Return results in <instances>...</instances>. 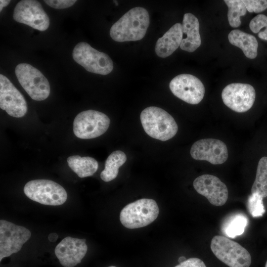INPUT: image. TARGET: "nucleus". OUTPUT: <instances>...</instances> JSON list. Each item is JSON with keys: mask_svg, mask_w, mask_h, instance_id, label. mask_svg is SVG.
Segmentation results:
<instances>
[{"mask_svg": "<svg viewBox=\"0 0 267 267\" xmlns=\"http://www.w3.org/2000/svg\"><path fill=\"white\" fill-rule=\"evenodd\" d=\"M149 23L147 10L142 7H135L112 26L110 36L118 42L140 40L145 36Z\"/></svg>", "mask_w": 267, "mask_h": 267, "instance_id": "obj_1", "label": "nucleus"}, {"mask_svg": "<svg viewBox=\"0 0 267 267\" xmlns=\"http://www.w3.org/2000/svg\"><path fill=\"white\" fill-rule=\"evenodd\" d=\"M140 117L144 131L152 138L166 141L178 132V125L174 118L161 108L148 107L142 111Z\"/></svg>", "mask_w": 267, "mask_h": 267, "instance_id": "obj_2", "label": "nucleus"}, {"mask_svg": "<svg viewBox=\"0 0 267 267\" xmlns=\"http://www.w3.org/2000/svg\"><path fill=\"white\" fill-rule=\"evenodd\" d=\"M159 209L156 201L142 198L127 205L121 211L120 220L126 228L142 227L152 223L157 218Z\"/></svg>", "mask_w": 267, "mask_h": 267, "instance_id": "obj_3", "label": "nucleus"}, {"mask_svg": "<svg viewBox=\"0 0 267 267\" xmlns=\"http://www.w3.org/2000/svg\"><path fill=\"white\" fill-rule=\"evenodd\" d=\"M211 249L219 260L229 267H249L251 264L249 252L239 243L226 237H213Z\"/></svg>", "mask_w": 267, "mask_h": 267, "instance_id": "obj_4", "label": "nucleus"}, {"mask_svg": "<svg viewBox=\"0 0 267 267\" xmlns=\"http://www.w3.org/2000/svg\"><path fill=\"white\" fill-rule=\"evenodd\" d=\"M24 192L29 199L45 205H61L67 198V192L61 185L48 179L28 181L24 186Z\"/></svg>", "mask_w": 267, "mask_h": 267, "instance_id": "obj_5", "label": "nucleus"}, {"mask_svg": "<svg viewBox=\"0 0 267 267\" xmlns=\"http://www.w3.org/2000/svg\"><path fill=\"white\" fill-rule=\"evenodd\" d=\"M72 56L77 63L91 73L106 75L113 69V63L110 57L86 42L77 44L73 49Z\"/></svg>", "mask_w": 267, "mask_h": 267, "instance_id": "obj_6", "label": "nucleus"}, {"mask_svg": "<svg viewBox=\"0 0 267 267\" xmlns=\"http://www.w3.org/2000/svg\"><path fill=\"white\" fill-rule=\"evenodd\" d=\"M15 73L20 84L32 99L42 101L48 97L49 83L38 69L27 63H20L16 66Z\"/></svg>", "mask_w": 267, "mask_h": 267, "instance_id": "obj_7", "label": "nucleus"}, {"mask_svg": "<svg viewBox=\"0 0 267 267\" xmlns=\"http://www.w3.org/2000/svg\"><path fill=\"white\" fill-rule=\"evenodd\" d=\"M109 117L101 112L88 110L79 113L73 122V132L77 137L91 139L100 136L108 129Z\"/></svg>", "mask_w": 267, "mask_h": 267, "instance_id": "obj_8", "label": "nucleus"}, {"mask_svg": "<svg viewBox=\"0 0 267 267\" xmlns=\"http://www.w3.org/2000/svg\"><path fill=\"white\" fill-rule=\"evenodd\" d=\"M31 233L27 228L5 220L0 221V261L19 252L30 238Z\"/></svg>", "mask_w": 267, "mask_h": 267, "instance_id": "obj_9", "label": "nucleus"}, {"mask_svg": "<svg viewBox=\"0 0 267 267\" xmlns=\"http://www.w3.org/2000/svg\"><path fill=\"white\" fill-rule=\"evenodd\" d=\"M14 19L32 28L44 31L49 26V18L41 3L35 0H22L16 5L13 11Z\"/></svg>", "mask_w": 267, "mask_h": 267, "instance_id": "obj_10", "label": "nucleus"}, {"mask_svg": "<svg viewBox=\"0 0 267 267\" xmlns=\"http://www.w3.org/2000/svg\"><path fill=\"white\" fill-rule=\"evenodd\" d=\"M169 87L174 95L190 104L200 103L205 94V87L202 82L189 74H181L174 77Z\"/></svg>", "mask_w": 267, "mask_h": 267, "instance_id": "obj_11", "label": "nucleus"}, {"mask_svg": "<svg viewBox=\"0 0 267 267\" xmlns=\"http://www.w3.org/2000/svg\"><path fill=\"white\" fill-rule=\"evenodd\" d=\"M222 98L224 104L230 109L243 113L252 107L255 100L256 91L249 84L232 83L223 89Z\"/></svg>", "mask_w": 267, "mask_h": 267, "instance_id": "obj_12", "label": "nucleus"}, {"mask_svg": "<svg viewBox=\"0 0 267 267\" xmlns=\"http://www.w3.org/2000/svg\"><path fill=\"white\" fill-rule=\"evenodd\" d=\"M0 108L10 116L23 117L27 111L26 100L10 80L0 74Z\"/></svg>", "mask_w": 267, "mask_h": 267, "instance_id": "obj_13", "label": "nucleus"}, {"mask_svg": "<svg viewBox=\"0 0 267 267\" xmlns=\"http://www.w3.org/2000/svg\"><path fill=\"white\" fill-rule=\"evenodd\" d=\"M191 157L197 160L207 161L213 165L224 163L228 158L226 144L214 138H205L196 141L190 149Z\"/></svg>", "mask_w": 267, "mask_h": 267, "instance_id": "obj_14", "label": "nucleus"}, {"mask_svg": "<svg viewBox=\"0 0 267 267\" xmlns=\"http://www.w3.org/2000/svg\"><path fill=\"white\" fill-rule=\"evenodd\" d=\"M193 184L196 191L205 196L213 205L222 206L228 199L227 186L215 176L208 174L200 176L195 179Z\"/></svg>", "mask_w": 267, "mask_h": 267, "instance_id": "obj_15", "label": "nucleus"}, {"mask_svg": "<svg viewBox=\"0 0 267 267\" xmlns=\"http://www.w3.org/2000/svg\"><path fill=\"white\" fill-rule=\"evenodd\" d=\"M86 241L67 236L57 244L54 252L62 266L74 267L81 263L88 250Z\"/></svg>", "mask_w": 267, "mask_h": 267, "instance_id": "obj_16", "label": "nucleus"}, {"mask_svg": "<svg viewBox=\"0 0 267 267\" xmlns=\"http://www.w3.org/2000/svg\"><path fill=\"white\" fill-rule=\"evenodd\" d=\"M182 37V24L176 23L157 41L155 47L156 54L161 58L171 55L180 46Z\"/></svg>", "mask_w": 267, "mask_h": 267, "instance_id": "obj_17", "label": "nucleus"}, {"mask_svg": "<svg viewBox=\"0 0 267 267\" xmlns=\"http://www.w3.org/2000/svg\"><path fill=\"white\" fill-rule=\"evenodd\" d=\"M182 30L186 37L182 39L180 45L182 50L189 52L194 51L201 44L199 33V22L197 18L193 14L187 13L184 14Z\"/></svg>", "mask_w": 267, "mask_h": 267, "instance_id": "obj_18", "label": "nucleus"}, {"mask_svg": "<svg viewBox=\"0 0 267 267\" xmlns=\"http://www.w3.org/2000/svg\"><path fill=\"white\" fill-rule=\"evenodd\" d=\"M229 43L238 47L250 59L255 58L258 54V43L255 37L239 30H233L228 35Z\"/></svg>", "mask_w": 267, "mask_h": 267, "instance_id": "obj_19", "label": "nucleus"}, {"mask_svg": "<svg viewBox=\"0 0 267 267\" xmlns=\"http://www.w3.org/2000/svg\"><path fill=\"white\" fill-rule=\"evenodd\" d=\"M67 161L72 170L81 178L92 176L98 167L97 161L89 156H71L67 158Z\"/></svg>", "mask_w": 267, "mask_h": 267, "instance_id": "obj_20", "label": "nucleus"}, {"mask_svg": "<svg viewBox=\"0 0 267 267\" xmlns=\"http://www.w3.org/2000/svg\"><path fill=\"white\" fill-rule=\"evenodd\" d=\"M125 153L120 150L111 153L105 163V168L100 173L101 178L105 182L110 181L118 176L119 168L126 161Z\"/></svg>", "mask_w": 267, "mask_h": 267, "instance_id": "obj_21", "label": "nucleus"}, {"mask_svg": "<svg viewBox=\"0 0 267 267\" xmlns=\"http://www.w3.org/2000/svg\"><path fill=\"white\" fill-rule=\"evenodd\" d=\"M256 193L262 197H267V157H262L258 163L251 193Z\"/></svg>", "mask_w": 267, "mask_h": 267, "instance_id": "obj_22", "label": "nucleus"}, {"mask_svg": "<svg viewBox=\"0 0 267 267\" xmlns=\"http://www.w3.org/2000/svg\"><path fill=\"white\" fill-rule=\"evenodd\" d=\"M228 8L227 17L230 26L237 28L241 25L240 17L246 14L247 9L242 0H225Z\"/></svg>", "mask_w": 267, "mask_h": 267, "instance_id": "obj_23", "label": "nucleus"}, {"mask_svg": "<svg viewBox=\"0 0 267 267\" xmlns=\"http://www.w3.org/2000/svg\"><path fill=\"white\" fill-rule=\"evenodd\" d=\"M247 222V218L242 215L234 216L226 225L225 233L231 238L242 234L244 232Z\"/></svg>", "mask_w": 267, "mask_h": 267, "instance_id": "obj_24", "label": "nucleus"}, {"mask_svg": "<svg viewBox=\"0 0 267 267\" xmlns=\"http://www.w3.org/2000/svg\"><path fill=\"white\" fill-rule=\"evenodd\" d=\"M249 28L254 33H258L262 40L267 41V16L260 14L254 17L249 23Z\"/></svg>", "mask_w": 267, "mask_h": 267, "instance_id": "obj_25", "label": "nucleus"}, {"mask_svg": "<svg viewBox=\"0 0 267 267\" xmlns=\"http://www.w3.org/2000/svg\"><path fill=\"white\" fill-rule=\"evenodd\" d=\"M263 198L256 193H252L248 200V208L253 217H262L265 213Z\"/></svg>", "mask_w": 267, "mask_h": 267, "instance_id": "obj_26", "label": "nucleus"}, {"mask_svg": "<svg viewBox=\"0 0 267 267\" xmlns=\"http://www.w3.org/2000/svg\"><path fill=\"white\" fill-rule=\"evenodd\" d=\"M242 1L249 12L260 13L267 9V0H243Z\"/></svg>", "mask_w": 267, "mask_h": 267, "instance_id": "obj_27", "label": "nucleus"}, {"mask_svg": "<svg viewBox=\"0 0 267 267\" xmlns=\"http://www.w3.org/2000/svg\"><path fill=\"white\" fill-rule=\"evenodd\" d=\"M49 6L56 9H63L72 6L76 0H44Z\"/></svg>", "mask_w": 267, "mask_h": 267, "instance_id": "obj_28", "label": "nucleus"}, {"mask_svg": "<svg viewBox=\"0 0 267 267\" xmlns=\"http://www.w3.org/2000/svg\"><path fill=\"white\" fill-rule=\"evenodd\" d=\"M175 267H206L204 263L197 258H190Z\"/></svg>", "mask_w": 267, "mask_h": 267, "instance_id": "obj_29", "label": "nucleus"}, {"mask_svg": "<svg viewBox=\"0 0 267 267\" xmlns=\"http://www.w3.org/2000/svg\"><path fill=\"white\" fill-rule=\"evenodd\" d=\"M58 238V235L56 233H51L49 234L48 239L50 242H55Z\"/></svg>", "mask_w": 267, "mask_h": 267, "instance_id": "obj_30", "label": "nucleus"}, {"mask_svg": "<svg viewBox=\"0 0 267 267\" xmlns=\"http://www.w3.org/2000/svg\"><path fill=\"white\" fill-rule=\"evenodd\" d=\"M10 2L9 0H0V11H1L4 7L6 6Z\"/></svg>", "mask_w": 267, "mask_h": 267, "instance_id": "obj_31", "label": "nucleus"}, {"mask_svg": "<svg viewBox=\"0 0 267 267\" xmlns=\"http://www.w3.org/2000/svg\"><path fill=\"white\" fill-rule=\"evenodd\" d=\"M185 260H186L185 257H183V256H181V257H180L178 259V261L179 263H182L183 262H184Z\"/></svg>", "mask_w": 267, "mask_h": 267, "instance_id": "obj_32", "label": "nucleus"}, {"mask_svg": "<svg viewBox=\"0 0 267 267\" xmlns=\"http://www.w3.org/2000/svg\"><path fill=\"white\" fill-rule=\"evenodd\" d=\"M114 3H115L116 5H117L118 4V2H117L116 1L114 0Z\"/></svg>", "mask_w": 267, "mask_h": 267, "instance_id": "obj_33", "label": "nucleus"}, {"mask_svg": "<svg viewBox=\"0 0 267 267\" xmlns=\"http://www.w3.org/2000/svg\"><path fill=\"white\" fill-rule=\"evenodd\" d=\"M265 267H267V262L266 263Z\"/></svg>", "mask_w": 267, "mask_h": 267, "instance_id": "obj_34", "label": "nucleus"}, {"mask_svg": "<svg viewBox=\"0 0 267 267\" xmlns=\"http://www.w3.org/2000/svg\"><path fill=\"white\" fill-rule=\"evenodd\" d=\"M116 267L112 266H110V267Z\"/></svg>", "mask_w": 267, "mask_h": 267, "instance_id": "obj_35", "label": "nucleus"}]
</instances>
